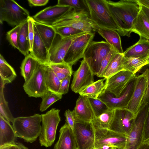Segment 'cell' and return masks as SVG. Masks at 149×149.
I'll list each match as a JSON object with an SVG mask.
<instances>
[{"label": "cell", "mask_w": 149, "mask_h": 149, "mask_svg": "<svg viewBox=\"0 0 149 149\" xmlns=\"http://www.w3.org/2000/svg\"><path fill=\"white\" fill-rule=\"evenodd\" d=\"M0 79L6 84L11 83L17 77L14 69L6 61L3 56H0Z\"/></svg>", "instance_id": "obj_34"}, {"label": "cell", "mask_w": 149, "mask_h": 149, "mask_svg": "<svg viewBox=\"0 0 149 149\" xmlns=\"http://www.w3.org/2000/svg\"><path fill=\"white\" fill-rule=\"evenodd\" d=\"M139 4L141 11L145 17L149 22V9L140 4Z\"/></svg>", "instance_id": "obj_50"}, {"label": "cell", "mask_w": 149, "mask_h": 149, "mask_svg": "<svg viewBox=\"0 0 149 149\" xmlns=\"http://www.w3.org/2000/svg\"><path fill=\"white\" fill-rule=\"evenodd\" d=\"M144 73L146 74L147 78V86L145 93L142 101L140 109L146 105H149V69H147Z\"/></svg>", "instance_id": "obj_45"}, {"label": "cell", "mask_w": 149, "mask_h": 149, "mask_svg": "<svg viewBox=\"0 0 149 149\" xmlns=\"http://www.w3.org/2000/svg\"><path fill=\"white\" fill-rule=\"evenodd\" d=\"M31 17L29 11L13 0H0V22L12 26L21 25Z\"/></svg>", "instance_id": "obj_4"}, {"label": "cell", "mask_w": 149, "mask_h": 149, "mask_svg": "<svg viewBox=\"0 0 149 149\" xmlns=\"http://www.w3.org/2000/svg\"><path fill=\"white\" fill-rule=\"evenodd\" d=\"M0 149H19L18 145L16 143L14 145H5L0 146Z\"/></svg>", "instance_id": "obj_51"}, {"label": "cell", "mask_w": 149, "mask_h": 149, "mask_svg": "<svg viewBox=\"0 0 149 149\" xmlns=\"http://www.w3.org/2000/svg\"><path fill=\"white\" fill-rule=\"evenodd\" d=\"M147 59L148 64H149V54L147 57Z\"/></svg>", "instance_id": "obj_55"}, {"label": "cell", "mask_w": 149, "mask_h": 149, "mask_svg": "<svg viewBox=\"0 0 149 149\" xmlns=\"http://www.w3.org/2000/svg\"><path fill=\"white\" fill-rule=\"evenodd\" d=\"M106 79H99L91 84L79 93L88 97L97 98L104 90Z\"/></svg>", "instance_id": "obj_29"}, {"label": "cell", "mask_w": 149, "mask_h": 149, "mask_svg": "<svg viewBox=\"0 0 149 149\" xmlns=\"http://www.w3.org/2000/svg\"><path fill=\"white\" fill-rule=\"evenodd\" d=\"M59 132V139L54 149H76L73 130L66 122L61 127Z\"/></svg>", "instance_id": "obj_23"}, {"label": "cell", "mask_w": 149, "mask_h": 149, "mask_svg": "<svg viewBox=\"0 0 149 149\" xmlns=\"http://www.w3.org/2000/svg\"><path fill=\"white\" fill-rule=\"evenodd\" d=\"M18 50L25 57L29 54L30 44L28 21L21 25L18 39Z\"/></svg>", "instance_id": "obj_30"}, {"label": "cell", "mask_w": 149, "mask_h": 149, "mask_svg": "<svg viewBox=\"0 0 149 149\" xmlns=\"http://www.w3.org/2000/svg\"><path fill=\"white\" fill-rule=\"evenodd\" d=\"M45 65L39 63L33 75L24 82L23 88L29 97L42 98L48 90L45 79Z\"/></svg>", "instance_id": "obj_10"}, {"label": "cell", "mask_w": 149, "mask_h": 149, "mask_svg": "<svg viewBox=\"0 0 149 149\" xmlns=\"http://www.w3.org/2000/svg\"><path fill=\"white\" fill-rule=\"evenodd\" d=\"M75 121L91 122L95 116L88 97L80 95L72 111Z\"/></svg>", "instance_id": "obj_20"}, {"label": "cell", "mask_w": 149, "mask_h": 149, "mask_svg": "<svg viewBox=\"0 0 149 149\" xmlns=\"http://www.w3.org/2000/svg\"><path fill=\"white\" fill-rule=\"evenodd\" d=\"M41 115L36 113L29 116L15 118L12 126L16 136L27 143H32L37 140L40 134Z\"/></svg>", "instance_id": "obj_2"}, {"label": "cell", "mask_w": 149, "mask_h": 149, "mask_svg": "<svg viewBox=\"0 0 149 149\" xmlns=\"http://www.w3.org/2000/svg\"><path fill=\"white\" fill-rule=\"evenodd\" d=\"M146 57H123V66L124 70L136 73L144 66L148 64Z\"/></svg>", "instance_id": "obj_31"}, {"label": "cell", "mask_w": 149, "mask_h": 149, "mask_svg": "<svg viewBox=\"0 0 149 149\" xmlns=\"http://www.w3.org/2000/svg\"><path fill=\"white\" fill-rule=\"evenodd\" d=\"M123 54L116 53L112 58L104 71L101 77L108 79L117 73L124 70Z\"/></svg>", "instance_id": "obj_27"}, {"label": "cell", "mask_w": 149, "mask_h": 149, "mask_svg": "<svg viewBox=\"0 0 149 149\" xmlns=\"http://www.w3.org/2000/svg\"><path fill=\"white\" fill-rule=\"evenodd\" d=\"M57 5L60 6H69L75 10H84L89 13L85 0H58Z\"/></svg>", "instance_id": "obj_39"}, {"label": "cell", "mask_w": 149, "mask_h": 149, "mask_svg": "<svg viewBox=\"0 0 149 149\" xmlns=\"http://www.w3.org/2000/svg\"><path fill=\"white\" fill-rule=\"evenodd\" d=\"M118 53L115 49L112 48L110 52L102 62L99 70L96 76L101 77L102 75L104 70L114 55Z\"/></svg>", "instance_id": "obj_43"}, {"label": "cell", "mask_w": 149, "mask_h": 149, "mask_svg": "<svg viewBox=\"0 0 149 149\" xmlns=\"http://www.w3.org/2000/svg\"><path fill=\"white\" fill-rule=\"evenodd\" d=\"M27 21L28 24L29 38L30 44L29 52H31L32 49L34 35L33 19L32 17H31Z\"/></svg>", "instance_id": "obj_44"}, {"label": "cell", "mask_w": 149, "mask_h": 149, "mask_svg": "<svg viewBox=\"0 0 149 149\" xmlns=\"http://www.w3.org/2000/svg\"><path fill=\"white\" fill-rule=\"evenodd\" d=\"M60 111L59 109L53 108L46 113L41 114L42 125L39 137L41 146L49 147L54 143L57 128L61 121Z\"/></svg>", "instance_id": "obj_5"}, {"label": "cell", "mask_w": 149, "mask_h": 149, "mask_svg": "<svg viewBox=\"0 0 149 149\" xmlns=\"http://www.w3.org/2000/svg\"><path fill=\"white\" fill-rule=\"evenodd\" d=\"M44 76L45 82L48 90L58 93L61 81L48 65H45Z\"/></svg>", "instance_id": "obj_35"}, {"label": "cell", "mask_w": 149, "mask_h": 149, "mask_svg": "<svg viewBox=\"0 0 149 149\" xmlns=\"http://www.w3.org/2000/svg\"><path fill=\"white\" fill-rule=\"evenodd\" d=\"M49 0H29L28 1L31 6H43L46 5Z\"/></svg>", "instance_id": "obj_49"}, {"label": "cell", "mask_w": 149, "mask_h": 149, "mask_svg": "<svg viewBox=\"0 0 149 149\" xmlns=\"http://www.w3.org/2000/svg\"><path fill=\"white\" fill-rule=\"evenodd\" d=\"M17 137L12 126L0 114V146L16 144Z\"/></svg>", "instance_id": "obj_25"}, {"label": "cell", "mask_w": 149, "mask_h": 149, "mask_svg": "<svg viewBox=\"0 0 149 149\" xmlns=\"http://www.w3.org/2000/svg\"><path fill=\"white\" fill-rule=\"evenodd\" d=\"M33 24L47 50L49 51L56 33L51 26L39 23L33 19Z\"/></svg>", "instance_id": "obj_26"}, {"label": "cell", "mask_w": 149, "mask_h": 149, "mask_svg": "<svg viewBox=\"0 0 149 149\" xmlns=\"http://www.w3.org/2000/svg\"><path fill=\"white\" fill-rule=\"evenodd\" d=\"M136 117L126 109H115L113 118L109 129L128 135Z\"/></svg>", "instance_id": "obj_16"}, {"label": "cell", "mask_w": 149, "mask_h": 149, "mask_svg": "<svg viewBox=\"0 0 149 149\" xmlns=\"http://www.w3.org/2000/svg\"><path fill=\"white\" fill-rule=\"evenodd\" d=\"M113 147H107L105 149H113Z\"/></svg>", "instance_id": "obj_56"}, {"label": "cell", "mask_w": 149, "mask_h": 149, "mask_svg": "<svg viewBox=\"0 0 149 149\" xmlns=\"http://www.w3.org/2000/svg\"><path fill=\"white\" fill-rule=\"evenodd\" d=\"M92 21L89 13L85 11L73 9L68 11L51 26L53 27L69 26L79 29L87 33L93 32Z\"/></svg>", "instance_id": "obj_6"}, {"label": "cell", "mask_w": 149, "mask_h": 149, "mask_svg": "<svg viewBox=\"0 0 149 149\" xmlns=\"http://www.w3.org/2000/svg\"><path fill=\"white\" fill-rule=\"evenodd\" d=\"M88 98L96 117L109 109L107 105L101 100L98 98Z\"/></svg>", "instance_id": "obj_40"}, {"label": "cell", "mask_w": 149, "mask_h": 149, "mask_svg": "<svg viewBox=\"0 0 149 149\" xmlns=\"http://www.w3.org/2000/svg\"><path fill=\"white\" fill-rule=\"evenodd\" d=\"M92 27L93 31L97 32L118 53H123L120 35L117 31L100 27L93 21Z\"/></svg>", "instance_id": "obj_21"}, {"label": "cell", "mask_w": 149, "mask_h": 149, "mask_svg": "<svg viewBox=\"0 0 149 149\" xmlns=\"http://www.w3.org/2000/svg\"><path fill=\"white\" fill-rule=\"evenodd\" d=\"M72 9L69 6L57 4L45 8L36 13L32 18L36 22L52 26L59 18Z\"/></svg>", "instance_id": "obj_17"}, {"label": "cell", "mask_w": 149, "mask_h": 149, "mask_svg": "<svg viewBox=\"0 0 149 149\" xmlns=\"http://www.w3.org/2000/svg\"><path fill=\"white\" fill-rule=\"evenodd\" d=\"M139 3L149 9V0H137Z\"/></svg>", "instance_id": "obj_52"}, {"label": "cell", "mask_w": 149, "mask_h": 149, "mask_svg": "<svg viewBox=\"0 0 149 149\" xmlns=\"http://www.w3.org/2000/svg\"><path fill=\"white\" fill-rule=\"evenodd\" d=\"M113 149H122L121 148H119L115 147H113Z\"/></svg>", "instance_id": "obj_57"}, {"label": "cell", "mask_w": 149, "mask_h": 149, "mask_svg": "<svg viewBox=\"0 0 149 149\" xmlns=\"http://www.w3.org/2000/svg\"><path fill=\"white\" fill-rule=\"evenodd\" d=\"M71 76H69L61 81L58 93L63 95L68 93Z\"/></svg>", "instance_id": "obj_46"}, {"label": "cell", "mask_w": 149, "mask_h": 149, "mask_svg": "<svg viewBox=\"0 0 149 149\" xmlns=\"http://www.w3.org/2000/svg\"><path fill=\"white\" fill-rule=\"evenodd\" d=\"M113 48L107 42L91 41L87 47L84 54L83 59L88 64L96 75L103 61Z\"/></svg>", "instance_id": "obj_7"}, {"label": "cell", "mask_w": 149, "mask_h": 149, "mask_svg": "<svg viewBox=\"0 0 149 149\" xmlns=\"http://www.w3.org/2000/svg\"><path fill=\"white\" fill-rule=\"evenodd\" d=\"M136 74L123 70L106 79L104 91L109 92L117 97H119L134 78Z\"/></svg>", "instance_id": "obj_14"}, {"label": "cell", "mask_w": 149, "mask_h": 149, "mask_svg": "<svg viewBox=\"0 0 149 149\" xmlns=\"http://www.w3.org/2000/svg\"><path fill=\"white\" fill-rule=\"evenodd\" d=\"M62 95L48 90L42 98V101L40 105V110L43 112L46 110L52 104L61 99Z\"/></svg>", "instance_id": "obj_38"}, {"label": "cell", "mask_w": 149, "mask_h": 149, "mask_svg": "<svg viewBox=\"0 0 149 149\" xmlns=\"http://www.w3.org/2000/svg\"><path fill=\"white\" fill-rule=\"evenodd\" d=\"M54 28L56 33L62 38H67L85 32L79 29L69 26Z\"/></svg>", "instance_id": "obj_41"}, {"label": "cell", "mask_w": 149, "mask_h": 149, "mask_svg": "<svg viewBox=\"0 0 149 149\" xmlns=\"http://www.w3.org/2000/svg\"><path fill=\"white\" fill-rule=\"evenodd\" d=\"M95 36L94 32L87 33L76 39L70 46L64 58V62L72 67L83 58L85 52Z\"/></svg>", "instance_id": "obj_13"}, {"label": "cell", "mask_w": 149, "mask_h": 149, "mask_svg": "<svg viewBox=\"0 0 149 149\" xmlns=\"http://www.w3.org/2000/svg\"><path fill=\"white\" fill-rule=\"evenodd\" d=\"M48 65L61 81L69 76L72 75L73 73L72 67L65 63L50 64Z\"/></svg>", "instance_id": "obj_37"}, {"label": "cell", "mask_w": 149, "mask_h": 149, "mask_svg": "<svg viewBox=\"0 0 149 149\" xmlns=\"http://www.w3.org/2000/svg\"><path fill=\"white\" fill-rule=\"evenodd\" d=\"M5 84L0 79V114L9 122H13L15 118L9 108L8 102L5 99L3 89Z\"/></svg>", "instance_id": "obj_36"}, {"label": "cell", "mask_w": 149, "mask_h": 149, "mask_svg": "<svg viewBox=\"0 0 149 149\" xmlns=\"http://www.w3.org/2000/svg\"><path fill=\"white\" fill-rule=\"evenodd\" d=\"M18 145L19 149H28V148L25 146L23 144L20 143H16Z\"/></svg>", "instance_id": "obj_53"}, {"label": "cell", "mask_w": 149, "mask_h": 149, "mask_svg": "<svg viewBox=\"0 0 149 149\" xmlns=\"http://www.w3.org/2000/svg\"><path fill=\"white\" fill-rule=\"evenodd\" d=\"M149 107L146 105L140 109L136 115L128 134L126 149H134L137 145L145 123Z\"/></svg>", "instance_id": "obj_18"}, {"label": "cell", "mask_w": 149, "mask_h": 149, "mask_svg": "<svg viewBox=\"0 0 149 149\" xmlns=\"http://www.w3.org/2000/svg\"><path fill=\"white\" fill-rule=\"evenodd\" d=\"M21 25L15 26L8 31L6 38L10 44L14 48L18 49V39Z\"/></svg>", "instance_id": "obj_42"}, {"label": "cell", "mask_w": 149, "mask_h": 149, "mask_svg": "<svg viewBox=\"0 0 149 149\" xmlns=\"http://www.w3.org/2000/svg\"><path fill=\"white\" fill-rule=\"evenodd\" d=\"M114 113V109H109L106 112L95 117L91 122L95 129H109Z\"/></svg>", "instance_id": "obj_32"}, {"label": "cell", "mask_w": 149, "mask_h": 149, "mask_svg": "<svg viewBox=\"0 0 149 149\" xmlns=\"http://www.w3.org/2000/svg\"><path fill=\"white\" fill-rule=\"evenodd\" d=\"M136 77V76L131 80L119 97H116L111 93L103 91L97 98L103 101L109 109L115 110L125 109L132 97Z\"/></svg>", "instance_id": "obj_12"}, {"label": "cell", "mask_w": 149, "mask_h": 149, "mask_svg": "<svg viewBox=\"0 0 149 149\" xmlns=\"http://www.w3.org/2000/svg\"><path fill=\"white\" fill-rule=\"evenodd\" d=\"M147 78L145 74L136 76L133 92L129 103L125 109L136 116L139 111L146 90Z\"/></svg>", "instance_id": "obj_19"}, {"label": "cell", "mask_w": 149, "mask_h": 149, "mask_svg": "<svg viewBox=\"0 0 149 149\" xmlns=\"http://www.w3.org/2000/svg\"><path fill=\"white\" fill-rule=\"evenodd\" d=\"M66 122L73 130L75 123L72 111L69 109L66 110L64 113Z\"/></svg>", "instance_id": "obj_47"}, {"label": "cell", "mask_w": 149, "mask_h": 149, "mask_svg": "<svg viewBox=\"0 0 149 149\" xmlns=\"http://www.w3.org/2000/svg\"><path fill=\"white\" fill-rule=\"evenodd\" d=\"M39 63L29 54L23 60L20 69L21 74L25 82L28 81L37 69Z\"/></svg>", "instance_id": "obj_28"}, {"label": "cell", "mask_w": 149, "mask_h": 149, "mask_svg": "<svg viewBox=\"0 0 149 149\" xmlns=\"http://www.w3.org/2000/svg\"><path fill=\"white\" fill-rule=\"evenodd\" d=\"M94 74L86 61L83 59L78 69L74 72L71 86L72 91L79 93L94 82Z\"/></svg>", "instance_id": "obj_15"}, {"label": "cell", "mask_w": 149, "mask_h": 149, "mask_svg": "<svg viewBox=\"0 0 149 149\" xmlns=\"http://www.w3.org/2000/svg\"><path fill=\"white\" fill-rule=\"evenodd\" d=\"M132 32L149 40V22L141 10L134 21Z\"/></svg>", "instance_id": "obj_33"}, {"label": "cell", "mask_w": 149, "mask_h": 149, "mask_svg": "<svg viewBox=\"0 0 149 149\" xmlns=\"http://www.w3.org/2000/svg\"><path fill=\"white\" fill-rule=\"evenodd\" d=\"M90 18L102 27L112 29L123 36L122 31L110 12L105 0H85Z\"/></svg>", "instance_id": "obj_3"}, {"label": "cell", "mask_w": 149, "mask_h": 149, "mask_svg": "<svg viewBox=\"0 0 149 149\" xmlns=\"http://www.w3.org/2000/svg\"><path fill=\"white\" fill-rule=\"evenodd\" d=\"M123 54L125 57H147L149 54V40L140 36L139 40Z\"/></svg>", "instance_id": "obj_24"}, {"label": "cell", "mask_w": 149, "mask_h": 149, "mask_svg": "<svg viewBox=\"0 0 149 149\" xmlns=\"http://www.w3.org/2000/svg\"><path fill=\"white\" fill-rule=\"evenodd\" d=\"M107 147L99 148H94L93 149H105Z\"/></svg>", "instance_id": "obj_54"}, {"label": "cell", "mask_w": 149, "mask_h": 149, "mask_svg": "<svg viewBox=\"0 0 149 149\" xmlns=\"http://www.w3.org/2000/svg\"><path fill=\"white\" fill-rule=\"evenodd\" d=\"M142 138L143 140L149 137V107L145 125L141 134Z\"/></svg>", "instance_id": "obj_48"}, {"label": "cell", "mask_w": 149, "mask_h": 149, "mask_svg": "<svg viewBox=\"0 0 149 149\" xmlns=\"http://www.w3.org/2000/svg\"><path fill=\"white\" fill-rule=\"evenodd\" d=\"M109 9L121 29L123 36L130 37L134 23L140 10L137 0H105Z\"/></svg>", "instance_id": "obj_1"}, {"label": "cell", "mask_w": 149, "mask_h": 149, "mask_svg": "<svg viewBox=\"0 0 149 149\" xmlns=\"http://www.w3.org/2000/svg\"><path fill=\"white\" fill-rule=\"evenodd\" d=\"M87 33L84 32L67 38H62L56 33L49 51V64L65 63L64 58L72 42L77 38Z\"/></svg>", "instance_id": "obj_11"}, {"label": "cell", "mask_w": 149, "mask_h": 149, "mask_svg": "<svg viewBox=\"0 0 149 149\" xmlns=\"http://www.w3.org/2000/svg\"><path fill=\"white\" fill-rule=\"evenodd\" d=\"M73 131L76 149L94 148L95 130L91 122L75 121Z\"/></svg>", "instance_id": "obj_9"}, {"label": "cell", "mask_w": 149, "mask_h": 149, "mask_svg": "<svg viewBox=\"0 0 149 149\" xmlns=\"http://www.w3.org/2000/svg\"><path fill=\"white\" fill-rule=\"evenodd\" d=\"M34 25V38L32 49L30 54L40 63L49 64V52Z\"/></svg>", "instance_id": "obj_22"}, {"label": "cell", "mask_w": 149, "mask_h": 149, "mask_svg": "<svg viewBox=\"0 0 149 149\" xmlns=\"http://www.w3.org/2000/svg\"><path fill=\"white\" fill-rule=\"evenodd\" d=\"M95 130L94 148L113 147L126 149L128 135L110 129Z\"/></svg>", "instance_id": "obj_8"}]
</instances>
